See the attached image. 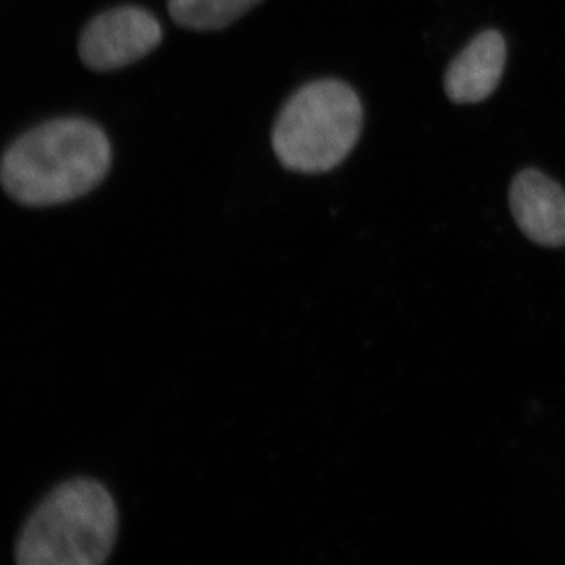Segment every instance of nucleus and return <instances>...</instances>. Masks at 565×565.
<instances>
[{"label": "nucleus", "mask_w": 565, "mask_h": 565, "mask_svg": "<svg viewBox=\"0 0 565 565\" xmlns=\"http://www.w3.org/2000/svg\"><path fill=\"white\" fill-rule=\"evenodd\" d=\"M161 43V22L151 11L121 6L103 11L85 25L77 51L88 70L109 73L141 61Z\"/></svg>", "instance_id": "obj_4"}, {"label": "nucleus", "mask_w": 565, "mask_h": 565, "mask_svg": "<svg viewBox=\"0 0 565 565\" xmlns=\"http://www.w3.org/2000/svg\"><path fill=\"white\" fill-rule=\"evenodd\" d=\"M110 167L106 132L87 118L63 117L29 129L7 148L0 181L22 206L50 207L95 191Z\"/></svg>", "instance_id": "obj_1"}, {"label": "nucleus", "mask_w": 565, "mask_h": 565, "mask_svg": "<svg viewBox=\"0 0 565 565\" xmlns=\"http://www.w3.org/2000/svg\"><path fill=\"white\" fill-rule=\"evenodd\" d=\"M118 535V508L96 479L62 482L29 516L17 544L21 565H99Z\"/></svg>", "instance_id": "obj_2"}, {"label": "nucleus", "mask_w": 565, "mask_h": 565, "mask_svg": "<svg viewBox=\"0 0 565 565\" xmlns=\"http://www.w3.org/2000/svg\"><path fill=\"white\" fill-rule=\"evenodd\" d=\"M263 0H169V13L181 28L195 32L222 31Z\"/></svg>", "instance_id": "obj_7"}, {"label": "nucleus", "mask_w": 565, "mask_h": 565, "mask_svg": "<svg viewBox=\"0 0 565 565\" xmlns=\"http://www.w3.org/2000/svg\"><path fill=\"white\" fill-rule=\"evenodd\" d=\"M508 46L498 31L476 35L451 62L445 74V92L456 104L482 103L503 77Z\"/></svg>", "instance_id": "obj_6"}, {"label": "nucleus", "mask_w": 565, "mask_h": 565, "mask_svg": "<svg viewBox=\"0 0 565 565\" xmlns=\"http://www.w3.org/2000/svg\"><path fill=\"white\" fill-rule=\"evenodd\" d=\"M512 217L527 239L546 248L565 247V191L535 169L523 170L509 191Z\"/></svg>", "instance_id": "obj_5"}, {"label": "nucleus", "mask_w": 565, "mask_h": 565, "mask_svg": "<svg viewBox=\"0 0 565 565\" xmlns=\"http://www.w3.org/2000/svg\"><path fill=\"white\" fill-rule=\"evenodd\" d=\"M362 129L363 106L351 85L340 79L313 81L281 107L273 148L289 172L327 173L348 159Z\"/></svg>", "instance_id": "obj_3"}]
</instances>
